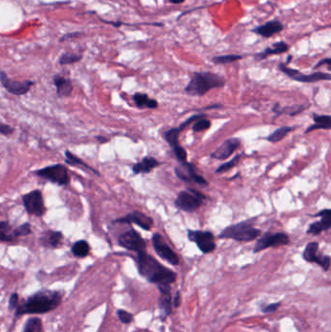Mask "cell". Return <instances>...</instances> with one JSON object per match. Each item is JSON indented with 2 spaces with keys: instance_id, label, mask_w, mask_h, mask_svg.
I'll return each mask as SVG.
<instances>
[{
  "instance_id": "6da1fadb",
  "label": "cell",
  "mask_w": 331,
  "mask_h": 332,
  "mask_svg": "<svg viewBox=\"0 0 331 332\" xmlns=\"http://www.w3.org/2000/svg\"><path fill=\"white\" fill-rule=\"evenodd\" d=\"M136 264L139 274L150 283L157 285L159 290L171 289V285L176 281V273L147 253L146 250L137 252Z\"/></svg>"
},
{
  "instance_id": "7a4b0ae2",
  "label": "cell",
  "mask_w": 331,
  "mask_h": 332,
  "mask_svg": "<svg viewBox=\"0 0 331 332\" xmlns=\"http://www.w3.org/2000/svg\"><path fill=\"white\" fill-rule=\"evenodd\" d=\"M62 292L55 290H41L16 308V316L26 314H44L56 309L62 300Z\"/></svg>"
},
{
  "instance_id": "3957f363",
  "label": "cell",
  "mask_w": 331,
  "mask_h": 332,
  "mask_svg": "<svg viewBox=\"0 0 331 332\" xmlns=\"http://www.w3.org/2000/svg\"><path fill=\"white\" fill-rule=\"evenodd\" d=\"M226 80L223 76L212 72H196L192 75L185 90L192 96H202L213 88L223 87Z\"/></svg>"
},
{
  "instance_id": "277c9868",
  "label": "cell",
  "mask_w": 331,
  "mask_h": 332,
  "mask_svg": "<svg viewBox=\"0 0 331 332\" xmlns=\"http://www.w3.org/2000/svg\"><path fill=\"white\" fill-rule=\"evenodd\" d=\"M260 235V230L255 228L251 222L244 221L226 228L220 234V239H232L238 242H250Z\"/></svg>"
},
{
  "instance_id": "5b68a950",
  "label": "cell",
  "mask_w": 331,
  "mask_h": 332,
  "mask_svg": "<svg viewBox=\"0 0 331 332\" xmlns=\"http://www.w3.org/2000/svg\"><path fill=\"white\" fill-rule=\"evenodd\" d=\"M205 199L206 196L201 192L193 188H187V190L179 192L174 204L179 210L191 213L196 211Z\"/></svg>"
},
{
  "instance_id": "8992f818",
  "label": "cell",
  "mask_w": 331,
  "mask_h": 332,
  "mask_svg": "<svg viewBox=\"0 0 331 332\" xmlns=\"http://www.w3.org/2000/svg\"><path fill=\"white\" fill-rule=\"evenodd\" d=\"M35 174L59 186H68L70 184L68 170L62 165H54L44 167L35 171Z\"/></svg>"
},
{
  "instance_id": "52a82bcc",
  "label": "cell",
  "mask_w": 331,
  "mask_h": 332,
  "mask_svg": "<svg viewBox=\"0 0 331 332\" xmlns=\"http://www.w3.org/2000/svg\"><path fill=\"white\" fill-rule=\"evenodd\" d=\"M22 203L24 206L25 211L32 216L35 217H42L45 215L47 209L45 206L43 194L41 190L35 189L32 190L21 197Z\"/></svg>"
},
{
  "instance_id": "ba28073f",
  "label": "cell",
  "mask_w": 331,
  "mask_h": 332,
  "mask_svg": "<svg viewBox=\"0 0 331 332\" xmlns=\"http://www.w3.org/2000/svg\"><path fill=\"white\" fill-rule=\"evenodd\" d=\"M290 237L284 232H266L264 233L255 243L253 247V252H259L268 248H277L281 246H286L290 243Z\"/></svg>"
},
{
  "instance_id": "9c48e42d",
  "label": "cell",
  "mask_w": 331,
  "mask_h": 332,
  "mask_svg": "<svg viewBox=\"0 0 331 332\" xmlns=\"http://www.w3.org/2000/svg\"><path fill=\"white\" fill-rule=\"evenodd\" d=\"M187 238L189 241L196 244L197 248L201 250L202 253H210L217 247L215 236L211 231L188 229Z\"/></svg>"
},
{
  "instance_id": "30bf717a",
  "label": "cell",
  "mask_w": 331,
  "mask_h": 332,
  "mask_svg": "<svg viewBox=\"0 0 331 332\" xmlns=\"http://www.w3.org/2000/svg\"><path fill=\"white\" fill-rule=\"evenodd\" d=\"M118 244L124 249L135 252L145 251L147 247L146 242L140 233L133 228L122 233L118 238Z\"/></svg>"
},
{
  "instance_id": "8fae6325",
  "label": "cell",
  "mask_w": 331,
  "mask_h": 332,
  "mask_svg": "<svg viewBox=\"0 0 331 332\" xmlns=\"http://www.w3.org/2000/svg\"><path fill=\"white\" fill-rule=\"evenodd\" d=\"M279 69L283 73H285L288 77H290V79L297 81V82H300V83H315V82H319V81H323V80L330 81L331 79L330 73L316 72V73H312V74H309V75H305V74L299 72L296 69L289 68L287 66V64H285V63H280Z\"/></svg>"
},
{
  "instance_id": "7c38bea8",
  "label": "cell",
  "mask_w": 331,
  "mask_h": 332,
  "mask_svg": "<svg viewBox=\"0 0 331 332\" xmlns=\"http://www.w3.org/2000/svg\"><path fill=\"white\" fill-rule=\"evenodd\" d=\"M152 242L155 251L161 258L165 259L168 263L174 266L180 264V258L178 254L170 248V246L166 243L162 234L155 233L152 237Z\"/></svg>"
},
{
  "instance_id": "4fadbf2b",
  "label": "cell",
  "mask_w": 331,
  "mask_h": 332,
  "mask_svg": "<svg viewBox=\"0 0 331 332\" xmlns=\"http://www.w3.org/2000/svg\"><path fill=\"white\" fill-rule=\"evenodd\" d=\"M303 258L307 262L317 263L325 271H329L331 268V256L319 253V243L310 242L306 245L303 250Z\"/></svg>"
},
{
  "instance_id": "5bb4252c",
  "label": "cell",
  "mask_w": 331,
  "mask_h": 332,
  "mask_svg": "<svg viewBox=\"0 0 331 332\" xmlns=\"http://www.w3.org/2000/svg\"><path fill=\"white\" fill-rule=\"evenodd\" d=\"M174 171L177 177L184 182H193L201 186H208V182L204 179V177L197 174L196 168L192 164H189L187 162L185 164H181V166L175 167Z\"/></svg>"
},
{
  "instance_id": "9a60e30c",
  "label": "cell",
  "mask_w": 331,
  "mask_h": 332,
  "mask_svg": "<svg viewBox=\"0 0 331 332\" xmlns=\"http://www.w3.org/2000/svg\"><path fill=\"white\" fill-rule=\"evenodd\" d=\"M0 82L2 83L3 87L10 92L13 95H17V96H21V95H24L26 94L31 86L34 84L32 81L29 80H25V81H15L10 79L5 72H0Z\"/></svg>"
},
{
  "instance_id": "2e32d148",
  "label": "cell",
  "mask_w": 331,
  "mask_h": 332,
  "mask_svg": "<svg viewBox=\"0 0 331 332\" xmlns=\"http://www.w3.org/2000/svg\"><path fill=\"white\" fill-rule=\"evenodd\" d=\"M113 223L114 224H129V225L134 224L146 231H150L154 224L153 219L151 217L138 211H134L132 213L127 214L124 217L119 218L115 220Z\"/></svg>"
},
{
  "instance_id": "e0dca14e",
  "label": "cell",
  "mask_w": 331,
  "mask_h": 332,
  "mask_svg": "<svg viewBox=\"0 0 331 332\" xmlns=\"http://www.w3.org/2000/svg\"><path fill=\"white\" fill-rule=\"evenodd\" d=\"M241 140L239 138H229L226 140L218 149H216L210 157L219 161H226L229 159L233 153L240 147Z\"/></svg>"
},
{
  "instance_id": "ac0fdd59",
  "label": "cell",
  "mask_w": 331,
  "mask_h": 332,
  "mask_svg": "<svg viewBox=\"0 0 331 332\" xmlns=\"http://www.w3.org/2000/svg\"><path fill=\"white\" fill-rule=\"evenodd\" d=\"M312 217H322L320 222H315L310 225L307 233L313 235H319L323 231H328L331 227V211L330 209H325L320 211L318 214L312 215Z\"/></svg>"
},
{
  "instance_id": "d6986e66",
  "label": "cell",
  "mask_w": 331,
  "mask_h": 332,
  "mask_svg": "<svg viewBox=\"0 0 331 332\" xmlns=\"http://www.w3.org/2000/svg\"><path fill=\"white\" fill-rule=\"evenodd\" d=\"M284 25L277 20L274 21H270L268 22H266L263 25H259L255 28L252 29V31L264 38H269L271 36H273L276 33H279L283 30Z\"/></svg>"
},
{
  "instance_id": "ffe728a7",
  "label": "cell",
  "mask_w": 331,
  "mask_h": 332,
  "mask_svg": "<svg viewBox=\"0 0 331 332\" xmlns=\"http://www.w3.org/2000/svg\"><path fill=\"white\" fill-rule=\"evenodd\" d=\"M63 239V234L61 231L47 230L40 237V244L43 247L55 249L58 248Z\"/></svg>"
},
{
  "instance_id": "44dd1931",
  "label": "cell",
  "mask_w": 331,
  "mask_h": 332,
  "mask_svg": "<svg viewBox=\"0 0 331 332\" xmlns=\"http://www.w3.org/2000/svg\"><path fill=\"white\" fill-rule=\"evenodd\" d=\"M54 84L57 87V94L60 97H68L72 93V82L62 75H56L54 77Z\"/></svg>"
},
{
  "instance_id": "7402d4cb",
  "label": "cell",
  "mask_w": 331,
  "mask_h": 332,
  "mask_svg": "<svg viewBox=\"0 0 331 332\" xmlns=\"http://www.w3.org/2000/svg\"><path fill=\"white\" fill-rule=\"evenodd\" d=\"M160 166V163L155 159L151 157H146L144 158L140 163L135 164L132 166V171L134 174H148L150 173L153 169L157 168Z\"/></svg>"
},
{
  "instance_id": "603a6c76",
  "label": "cell",
  "mask_w": 331,
  "mask_h": 332,
  "mask_svg": "<svg viewBox=\"0 0 331 332\" xmlns=\"http://www.w3.org/2000/svg\"><path fill=\"white\" fill-rule=\"evenodd\" d=\"M161 296H160V308L163 313V321L166 320V317H168L172 312V294L171 290H161Z\"/></svg>"
},
{
  "instance_id": "cb8c5ba5",
  "label": "cell",
  "mask_w": 331,
  "mask_h": 332,
  "mask_svg": "<svg viewBox=\"0 0 331 332\" xmlns=\"http://www.w3.org/2000/svg\"><path fill=\"white\" fill-rule=\"evenodd\" d=\"M315 124L305 130V133H310L318 129L330 130L331 127V118L330 115H314Z\"/></svg>"
},
{
  "instance_id": "d4e9b609",
  "label": "cell",
  "mask_w": 331,
  "mask_h": 332,
  "mask_svg": "<svg viewBox=\"0 0 331 332\" xmlns=\"http://www.w3.org/2000/svg\"><path fill=\"white\" fill-rule=\"evenodd\" d=\"M133 100H134L135 105L140 109H144V108L156 109L159 106L158 101L156 99L150 98L149 95L146 93H140V92L135 93L133 95Z\"/></svg>"
},
{
  "instance_id": "484cf974",
  "label": "cell",
  "mask_w": 331,
  "mask_h": 332,
  "mask_svg": "<svg viewBox=\"0 0 331 332\" xmlns=\"http://www.w3.org/2000/svg\"><path fill=\"white\" fill-rule=\"evenodd\" d=\"M273 47L272 48H266L262 53H259L257 54L255 57L258 59V60H264L266 59L267 57L269 56H272V55H280V54H284L286 52H288L289 50V46L286 42H278V43H275L272 45Z\"/></svg>"
},
{
  "instance_id": "4316f807",
  "label": "cell",
  "mask_w": 331,
  "mask_h": 332,
  "mask_svg": "<svg viewBox=\"0 0 331 332\" xmlns=\"http://www.w3.org/2000/svg\"><path fill=\"white\" fill-rule=\"evenodd\" d=\"M65 163L67 165H69V166H75V167H83L84 169L89 170L93 174H95L97 176H100V174H99V172L97 170H95L94 168H92V167H90L88 165H86L83 161H82L81 159H79L78 157H76L75 155H73L70 151H66L65 152Z\"/></svg>"
},
{
  "instance_id": "83f0119b",
  "label": "cell",
  "mask_w": 331,
  "mask_h": 332,
  "mask_svg": "<svg viewBox=\"0 0 331 332\" xmlns=\"http://www.w3.org/2000/svg\"><path fill=\"white\" fill-rule=\"evenodd\" d=\"M17 237L14 234V228L8 222H0V241L14 242Z\"/></svg>"
},
{
  "instance_id": "f1b7e54d",
  "label": "cell",
  "mask_w": 331,
  "mask_h": 332,
  "mask_svg": "<svg viewBox=\"0 0 331 332\" xmlns=\"http://www.w3.org/2000/svg\"><path fill=\"white\" fill-rule=\"evenodd\" d=\"M72 253L77 256V257H85L89 254L90 251V246L87 241L85 240H79L75 242L71 248Z\"/></svg>"
},
{
  "instance_id": "f546056e",
  "label": "cell",
  "mask_w": 331,
  "mask_h": 332,
  "mask_svg": "<svg viewBox=\"0 0 331 332\" xmlns=\"http://www.w3.org/2000/svg\"><path fill=\"white\" fill-rule=\"evenodd\" d=\"M293 129H294V127H292V126H282V127L276 129L272 134H270L267 137V140L271 143H278L281 140H283Z\"/></svg>"
},
{
  "instance_id": "4dcf8cb0",
  "label": "cell",
  "mask_w": 331,
  "mask_h": 332,
  "mask_svg": "<svg viewBox=\"0 0 331 332\" xmlns=\"http://www.w3.org/2000/svg\"><path fill=\"white\" fill-rule=\"evenodd\" d=\"M182 132V129L180 127H174L170 128L165 133V138L166 142L169 144V146L173 149L180 145L179 143V135Z\"/></svg>"
},
{
  "instance_id": "1f68e13d",
  "label": "cell",
  "mask_w": 331,
  "mask_h": 332,
  "mask_svg": "<svg viewBox=\"0 0 331 332\" xmlns=\"http://www.w3.org/2000/svg\"><path fill=\"white\" fill-rule=\"evenodd\" d=\"M305 109L304 106H290V107H280L278 103L273 107V112L277 114V116L281 114H288L290 116H294L301 113Z\"/></svg>"
},
{
  "instance_id": "d6a6232c",
  "label": "cell",
  "mask_w": 331,
  "mask_h": 332,
  "mask_svg": "<svg viewBox=\"0 0 331 332\" xmlns=\"http://www.w3.org/2000/svg\"><path fill=\"white\" fill-rule=\"evenodd\" d=\"M22 332H42V322L38 318L29 319L23 329Z\"/></svg>"
},
{
  "instance_id": "836d02e7",
  "label": "cell",
  "mask_w": 331,
  "mask_h": 332,
  "mask_svg": "<svg viewBox=\"0 0 331 332\" xmlns=\"http://www.w3.org/2000/svg\"><path fill=\"white\" fill-rule=\"evenodd\" d=\"M242 56H238V55H228V56H220V57H216L212 60V62L216 64H228V63H231L237 61L242 60Z\"/></svg>"
},
{
  "instance_id": "e575fe53",
  "label": "cell",
  "mask_w": 331,
  "mask_h": 332,
  "mask_svg": "<svg viewBox=\"0 0 331 332\" xmlns=\"http://www.w3.org/2000/svg\"><path fill=\"white\" fill-rule=\"evenodd\" d=\"M82 60L81 55L76 54H63L60 59V63L62 65H67V64H73Z\"/></svg>"
},
{
  "instance_id": "d590c367",
  "label": "cell",
  "mask_w": 331,
  "mask_h": 332,
  "mask_svg": "<svg viewBox=\"0 0 331 332\" xmlns=\"http://www.w3.org/2000/svg\"><path fill=\"white\" fill-rule=\"evenodd\" d=\"M211 124H212L209 120H207L206 118H202V119L194 122V124L192 125V131L193 132H201V131L207 130L211 127Z\"/></svg>"
},
{
  "instance_id": "8d00e7d4",
  "label": "cell",
  "mask_w": 331,
  "mask_h": 332,
  "mask_svg": "<svg viewBox=\"0 0 331 332\" xmlns=\"http://www.w3.org/2000/svg\"><path fill=\"white\" fill-rule=\"evenodd\" d=\"M31 233H32L31 226L28 223L22 224V225L19 226L17 228H14V234L17 238L20 237V236H27Z\"/></svg>"
},
{
  "instance_id": "74e56055",
  "label": "cell",
  "mask_w": 331,
  "mask_h": 332,
  "mask_svg": "<svg viewBox=\"0 0 331 332\" xmlns=\"http://www.w3.org/2000/svg\"><path fill=\"white\" fill-rule=\"evenodd\" d=\"M240 158H241V156L238 155V156L234 157L231 161H229V162H228V163L219 166V168L216 170V173H224V172H227V171L232 169L233 167H235L236 165L238 164V162L240 161Z\"/></svg>"
},
{
  "instance_id": "f35d334b",
  "label": "cell",
  "mask_w": 331,
  "mask_h": 332,
  "mask_svg": "<svg viewBox=\"0 0 331 332\" xmlns=\"http://www.w3.org/2000/svg\"><path fill=\"white\" fill-rule=\"evenodd\" d=\"M173 150V153L175 154L177 160L181 163V164H185L186 163V159H187V154H186V151L181 146H177L175 148L172 149Z\"/></svg>"
},
{
  "instance_id": "ab89813d",
  "label": "cell",
  "mask_w": 331,
  "mask_h": 332,
  "mask_svg": "<svg viewBox=\"0 0 331 332\" xmlns=\"http://www.w3.org/2000/svg\"><path fill=\"white\" fill-rule=\"evenodd\" d=\"M118 316H119L120 321L123 324H124V325H128V324H130L133 321L132 314H130L129 312H127L125 310H123V309L118 310Z\"/></svg>"
},
{
  "instance_id": "60d3db41",
  "label": "cell",
  "mask_w": 331,
  "mask_h": 332,
  "mask_svg": "<svg viewBox=\"0 0 331 332\" xmlns=\"http://www.w3.org/2000/svg\"><path fill=\"white\" fill-rule=\"evenodd\" d=\"M14 132V128L6 124L0 123V134L4 136H10Z\"/></svg>"
},
{
  "instance_id": "b9f144b4",
  "label": "cell",
  "mask_w": 331,
  "mask_h": 332,
  "mask_svg": "<svg viewBox=\"0 0 331 332\" xmlns=\"http://www.w3.org/2000/svg\"><path fill=\"white\" fill-rule=\"evenodd\" d=\"M281 306V302H278V303H271L265 307H263L261 309V311L265 314H268V313H273V312H276Z\"/></svg>"
},
{
  "instance_id": "7bdbcfd3",
  "label": "cell",
  "mask_w": 331,
  "mask_h": 332,
  "mask_svg": "<svg viewBox=\"0 0 331 332\" xmlns=\"http://www.w3.org/2000/svg\"><path fill=\"white\" fill-rule=\"evenodd\" d=\"M19 302V295L18 293H13L9 299V307L10 309H16Z\"/></svg>"
},
{
  "instance_id": "ee69618b",
  "label": "cell",
  "mask_w": 331,
  "mask_h": 332,
  "mask_svg": "<svg viewBox=\"0 0 331 332\" xmlns=\"http://www.w3.org/2000/svg\"><path fill=\"white\" fill-rule=\"evenodd\" d=\"M181 304V294H180V291H177L176 292V295L174 296V299L172 301V305L176 308H178Z\"/></svg>"
},
{
  "instance_id": "f6af8a7d",
  "label": "cell",
  "mask_w": 331,
  "mask_h": 332,
  "mask_svg": "<svg viewBox=\"0 0 331 332\" xmlns=\"http://www.w3.org/2000/svg\"><path fill=\"white\" fill-rule=\"evenodd\" d=\"M331 60L330 59V58H328V59H325V60H323V61H321L316 66H315V68H318V67H320V66H322V65H324V64H328L329 65V67L331 68Z\"/></svg>"
},
{
  "instance_id": "bcb514c9",
  "label": "cell",
  "mask_w": 331,
  "mask_h": 332,
  "mask_svg": "<svg viewBox=\"0 0 331 332\" xmlns=\"http://www.w3.org/2000/svg\"><path fill=\"white\" fill-rule=\"evenodd\" d=\"M96 140L97 141H99V143H106V142H108L109 141V139L108 138H106V137H104V136H97L96 137Z\"/></svg>"
},
{
  "instance_id": "7dc6e473",
  "label": "cell",
  "mask_w": 331,
  "mask_h": 332,
  "mask_svg": "<svg viewBox=\"0 0 331 332\" xmlns=\"http://www.w3.org/2000/svg\"><path fill=\"white\" fill-rule=\"evenodd\" d=\"M185 0H170L171 3H174V4H180V3H183Z\"/></svg>"
},
{
  "instance_id": "c3c4849f",
  "label": "cell",
  "mask_w": 331,
  "mask_h": 332,
  "mask_svg": "<svg viewBox=\"0 0 331 332\" xmlns=\"http://www.w3.org/2000/svg\"><path fill=\"white\" fill-rule=\"evenodd\" d=\"M291 59H292V56H289V57H288V60H287V62H286L285 64H289V63L290 62Z\"/></svg>"
}]
</instances>
